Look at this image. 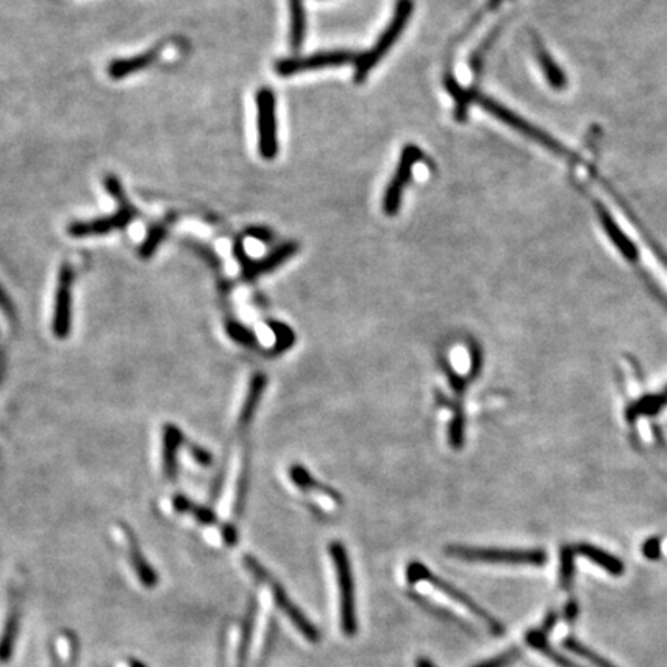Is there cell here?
<instances>
[{"instance_id": "cell-37", "label": "cell", "mask_w": 667, "mask_h": 667, "mask_svg": "<svg viewBox=\"0 0 667 667\" xmlns=\"http://www.w3.org/2000/svg\"><path fill=\"white\" fill-rule=\"evenodd\" d=\"M224 539H226L229 545H233V544L237 543V532L232 527L224 528Z\"/></svg>"}, {"instance_id": "cell-32", "label": "cell", "mask_w": 667, "mask_h": 667, "mask_svg": "<svg viewBox=\"0 0 667 667\" xmlns=\"http://www.w3.org/2000/svg\"><path fill=\"white\" fill-rule=\"evenodd\" d=\"M643 553H644L647 560H660V556H662V539H647L644 545H643Z\"/></svg>"}, {"instance_id": "cell-33", "label": "cell", "mask_w": 667, "mask_h": 667, "mask_svg": "<svg viewBox=\"0 0 667 667\" xmlns=\"http://www.w3.org/2000/svg\"><path fill=\"white\" fill-rule=\"evenodd\" d=\"M578 615H580V606H578V603H576L575 599H571V601H567V604H565L564 608L565 623H569V625H573V623H575L576 621V618H578Z\"/></svg>"}, {"instance_id": "cell-19", "label": "cell", "mask_w": 667, "mask_h": 667, "mask_svg": "<svg viewBox=\"0 0 667 667\" xmlns=\"http://www.w3.org/2000/svg\"><path fill=\"white\" fill-rule=\"evenodd\" d=\"M266 383H268V380L261 374L253 377L251 387H249L248 397H246V402L242 405V415H240V425L246 426L251 422V419H252V416L255 415V409L259 407L261 396H263Z\"/></svg>"}, {"instance_id": "cell-41", "label": "cell", "mask_w": 667, "mask_h": 667, "mask_svg": "<svg viewBox=\"0 0 667 667\" xmlns=\"http://www.w3.org/2000/svg\"><path fill=\"white\" fill-rule=\"evenodd\" d=\"M132 667H144L141 662H132Z\"/></svg>"}, {"instance_id": "cell-5", "label": "cell", "mask_w": 667, "mask_h": 667, "mask_svg": "<svg viewBox=\"0 0 667 667\" xmlns=\"http://www.w3.org/2000/svg\"><path fill=\"white\" fill-rule=\"evenodd\" d=\"M407 578H408V581L411 584H416V582L419 581L430 582L431 586L436 587L439 592L447 595L448 598H452V601L462 604L463 608H469L471 614L482 619L485 625H487V627L490 629L491 634H495V635H502L504 634V625L500 621H498L490 612H487L482 606L476 603L473 598L470 597L469 593H465L461 589H458V587L452 586V582L442 580L441 576L431 573L426 569V565L422 564V562H416L415 561V562L408 564V567H407Z\"/></svg>"}, {"instance_id": "cell-6", "label": "cell", "mask_w": 667, "mask_h": 667, "mask_svg": "<svg viewBox=\"0 0 667 667\" xmlns=\"http://www.w3.org/2000/svg\"><path fill=\"white\" fill-rule=\"evenodd\" d=\"M448 556L469 562H490V564L544 565L547 553L541 549H485V547H465L448 545Z\"/></svg>"}, {"instance_id": "cell-15", "label": "cell", "mask_w": 667, "mask_h": 667, "mask_svg": "<svg viewBox=\"0 0 667 667\" xmlns=\"http://www.w3.org/2000/svg\"><path fill=\"white\" fill-rule=\"evenodd\" d=\"M183 443V433L175 425L164 426L162 431V471L167 480L177 478L178 452Z\"/></svg>"}, {"instance_id": "cell-23", "label": "cell", "mask_w": 667, "mask_h": 667, "mask_svg": "<svg viewBox=\"0 0 667 667\" xmlns=\"http://www.w3.org/2000/svg\"><path fill=\"white\" fill-rule=\"evenodd\" d=\"M445 87H447L448 93L454 97V103H456V119L459 121H465L469 116V107L471 104V97H470V90H465L463 87H461L452 75H448L445 78Z\"/></svg>"}, {"instance_id": "cell-10", "label": "cell", "mask_w": 667, "mask_h": 667, "mask_svg": "<svg viewBox=\"0 0 667 667\" xmlns=\"http://www.w3.org/2000/svg\"><path fill=\"white\" fill-rule=\"evenodd\" d=\"M357 54L352 51H324V53H314L305 58H291V59H281L275 64V71L283 78L298 75L305 71L322 70L331 67H342L346 64H355Z\"/></svg>"}, {"instance_id": "cell-9", "label": "cell", "mask_w": 667, "mask_h": 667, "mask_svg": "<svg viewBox=\"0 0 667 667\" xmlns=\"http://www.w3.org/2000/svg\"><path fill=\"white\" fill-rule=\"evenodd\" d=\"M422 158V151L415 144H407L402 151L398 160L397 170L394 173L393 179L388 184L387 192L383 196V212L388 216H396L402 206L405 186L408 184L413 175V169Z\"/></svg>"}, {"instance_id": "cell-2", "label": "cell", "mask_w": 667, "mask_h": 667, "mask_svg": "<svg viewBox=\"0 0 667 667\" xmlns=\"http://www.w3.org/2000/svg\"><path fill=\"white\" fill-rule=\"evenodd\" d=\"M413 11H415V2L413 0H397L393 19L388 23L385 32L379 36L374 47L370 51L357 56L354 73V81L357 84L365 81L366 76L370 75V71L374 70L377 64L389 53V50L393 49L394 43L397 42L398 38L402 36V32L408 25L409 19L413 16Z\"/></svg>"}, {"instance_id": "cell-16", "label": "cell", "mask_w": 667, "mask_h": 667, "mask_svg": "<svg viewBox=\"0 0 667 667\" xmlns=\"http://www.w3.org/2000/svg\"><path fill=\"white\" fill-rule=\"evenodd\" d=\"M160 56V49L149 50L146 53L138 54V56H132V58H125V59H116L108 65L107 73L112 79H123L132 73L136 71L144 70L147 67H151Z\"/></svg>"}, {"instance_id": "cell-11", "label": "cell", "mask_w": 667, "mask_h": 667, "mask_svg": "<svg viewBox=\"0 0 667 667\" xmlns=\"http://www.w3.org/2000/svg\"><path fill=\"white\" fill-rule=\"evenodd\" d=\"M71 285L73 270L69 264L60 266L58 289L54 298L53 333L58 339H65L71 326Z\"/></svg>"}, {"instance_id": "cell-42", "label": "cell", "mask_w": 667, "mask_h": 667, "mask_svg": "<svg viewBox=\"0 0 667 667\" xmlns=\"http://www.w3.org/2000/svg\"><path fill=\"white\" fill-rule=\"evenodd\" d=\"M58 667H65V666H64V664H60V666H58Z\"/></svg>"}, {"instance_id": "cell-39", "label": "cell", "mask_w": 667, "mask_h": 667, "mask_svg": "<svg viewBox=\"0 0 667 667\" xmlns=\"http://www.w3.org/2000/svg\"><path fill=\"white\" fill-rule=\"evenodd\" d=\"M416 667H437L434 662H430V660H426V658H419L417 662H416Z\"/></svg>"}, {"instance_id": "cell-8", "label": "cell", "mask_w": 667, "mask_h": 667, "mask_svg": "<svg viewBox=\"0 0 667 667\" xmlns=\"http://www.w3.org/2000/svg\"><path fill=\"white\" fill-rule=\"evenodd\" d=\"M257 121H259V151L264 160H275L279 155V125L275 93L264 87L257 93Z\"/></svg>"}, {"instance_id": "cell-27", "label": "cell", "mask_w": 667, "mask_h": 667, "mask_svg": "<svg viewBox=\"0 0 667 667\" xmlns=\"http://www.w3.org/2000/svg\"><path fill=\"white\" fill-rule=\"evenodd\" d=\"M291 480H294V484L298 485L303 490H314V489H317V490L326 493V496H329V498L337 499V495L333 493V490H329L328 487H324V485L315 484L317 480H314L311 478V474L307 473L306 470L302 469V467H292Z\"/></svg>"}, {"instance_id": "cell-12", "label": "cell", "mask_w": 667, "mask_h": 667, "mask_svg": "<svg viewBox=\"0 0 667 667\" xmlns=\"http://www.w3.org/2000/svg\"><path fill=\"white\" fill-rule=\"evenodd\" d=\"M592 205L593 207H595V210H597V215L598 218H599L601 226H603L604 231L608 233V240L614 242L615 248L618 249L619 252L623 253V257H625L627 261H630V263H636L638 259H640V252H638V248H636L635 242H632V240L626 235L625 231L618 226V223L614 220V216H612V214L608 212V207H606L601 201H598V199L593 198Z\"/></svg>"}, {"instance_id": "cell-7", "label": "cell", "mask_w": 667, "mask_h": 667, "mask_svg": "<svg viewBox=\"0 0 667 667\" xmlns=\"http://www.w3.org/2000/svg\"><path fill=\"white\" fill-rule=\"evenodd\" d=\"M244 562H246L249 571H251V573L257 580L270 584L272 595H274L275 603L285 612L286 617L291 619V623L296 626L297 630L306 640L311 641V643H318V640H320V632H318L317 626L314 625L313 621L307 618L306 615L303 614L302 610L297 608L296 604L292 603V599L288 597L285 589L279 582L275 581L274 578H270V573L266 571L263 565L260 564L259 561L253 560L252 556L246 554L244 556Z\"/></svg>"}, {"instance_id": "cell-30", "label": "cell", "mask_w": 667, "mask_h": 667, "mask_svg": "<svg viewBox=\"0 0 667 667\" xmlns=\"http://www.w3.org/2000/svg\"><path fill=\"white\" fill-rule=\"evenodd\" d=\"M164 237H166V231H164L161 226L153 227V229L149 232V237L146 238V242L142 244V248H141V255H142V257H146V259L147 257H151V253L157 251L158 246H160V242L164 240Z\"/></svg>"}, {"instance_id": "cell-4", "label": "cell", "mask_w": 667, "mask_h": 667, "mask_svg": "<svg viewBox=\"0 0 667 667\" xmlns=\"http://www.w3.org/2000/svg\"><path fill=\"white\" fill-rule=\"evenodd\" d=\"M329 554L335 565V575L340 590V625L343 635L354 636L359 630L357 612H355L354 576L351 571L350 558L343 544L335 541L329 544Z\"/></svg>"}, {"instance_id": "cell-22", "label": "cell", "mask_w": 667, "mask_h": 667, "mask_svg": "<svg viewBox=\"0 0 667 667\" xmlns=\"http://www.w3.org/2000/svg\"><path fill=\"white\" fill-rule=\"evenodd\" d=\"M130 560L135 567L136 573L140 576L141 582L146 587L157 586V573L151 571V564L144 560L140 547L136 545L133 538H130Z\"/></svg>"}, {"instance_id": "cell-1", "label": "cell", "mask_w": 667, "mask_h": 667, "mask_svg": "<svg viewBox=\"0 0 667 667\" xmlns=\"http://www.w3.org/2000/svg\"><path fill=\"white\" fill-rule=\"evenodd\" d=\"M470 97H471V103L478 104L480 107L485 108L491 116L499 119L500 123L508 125L510 129L516 130L528 140L535 141L536 144L543 146L545 151H552L553 155L562 158L573 166L581 164L582 158L576 155L575 151H571L569 147H565L561 141L554 140L553 136L549 135L547 132H544L543 129L528 123L527 119L511 112L510 108L504 107L502 104L498 103L495 99L485 96L482 93L474 92V90H470Z\"/></svg>"}, {"instance_id": "cell-28", "label": "cell", "mask_w": 667, "mask_h": 667, "mask_svg": "<svg viewBox=\"0 0 667 667\" xmlns=\"http://www.w3.org/2000/svg\"><path fill=\"white\" fill-rule=\"evenodd\" d=\"M521 657L522 649H519V647H511V649L500 652L499 655H496V657L489 658L485 662L474 664L473 667H510L511 664H515Z\"/></svg>"}, {"instance_id": "cell-40", "label": "cell", "mask_w": 667, "mask_h": 667, "mask_svg": "<svg viewBox=\"0 0 667 667\" xmlns=\"http://www.w3.org/2000/svg\"><path fill=\"white\" fill-rule=\"evenodd\" d=\"M658 396H660V398H662V404L666 405L667 404V388L666 389H664V391H662V394H658Z\"/></svg>"}, {"instance_id": "cell-38", "label": "cell", "mask_w": 667, "mask_h": 667, "mask_svg": "<svg viewBox=\"0 0 667 667\" xmlns=\"http://www.w3.org/2000/svg\"><path fill=\"white\" fill-rule=\"evenodd\" d=\"M0 307H2L5 313H10V302H8V298H6V296L4 294L2 289H0Z\"/></svg>"}, {"instance_id": "cell-3", "label": "cell", "mask_w": 667, "mask_h": 667, "mask_svg": "<svg viewBox=\"0 0 667 667\" xmlns=\"http://www.w3.org/2000/svg\"><path fill=\"white\" fill-rule=\"evenodd\" d=\"M104 184H105L108 194L118 201V212L114 215L103 216L96 220L73 223L69 227V233L71 237H96V235H105L110 232L121 231L129 226L132 220L138 215L135 207L130 205L129 199L125 198L124 188L119 183L118 178L107 177Z\"/></svg>"}, {"instance_id": "cell-24", "label": "cell", "mask_w": 667, "mask_h": 667, "mask_svg": "<svg viewBox=\"0 0 667 667\" xmlns=\"http://www.w3.org/2000/svg\"><path fill=\"white\" fill-rule=\"evenodd\" d=\"M562 646H564L567 651L573 652L575 655L581 657L582 660H586V662H590V664H593L595 667H617L614 662H610L608 660H606V658L601 657L599 653L592 651L590 647L584 646L582 643H580V641L573 638V636H567V638H564V641H562Z\"/></svg>"}, {"instance_id": "cell-34", "label": "cell", "mask_w": 667, "mask_h": 667, "mask_svg": "<svg viewBox=\"0 0 667 667\" xmlns=\"http://www.w3.org/2000/svg\"><path fill=\"white\" fill-rule=\"evenodd\" d=\"M248 233L249 237L257 238L260 242H268L272 240V233L264 227H251Z\"/></svg>"}, {"instance_id": "cell-35", "label": "cell", "mask_w": 667, "mask_h": 667, "mask_svg": "<svg viewBox=\"0 0 667 667\" xmlns=\"http://www.w3.org/2000/svg\"><path fill=\"white\" fill-rule=\"evenodd\" d=\"M556 623H558V612H549L547 614V617L544 618L543 626H541V632L543 634H545V635H549L550 632L553 630L554 626H556Z\"/></svg>"}, {"instance_id": "cell-21", "label": "cell", "mask_w": 667, "mask_h": 667, "mask_svg": "<svg viewBox=\"0 0 667 667\" xmlns=\"http://www.w3.org/2000/svg\"><path fill=\"white\" fill-rule=\"evenodd\" d=\"M17 629H19V610H17V606H14L11 608L8 619H6L4 635L0 638V662L10 660L11 652L14 647V641H16Z\"/></svg>"}, {"instance_id": "cell-13", "label": "cell", "mask_w": 667, "mask_h": 667, "mask_svg": "<svg viewBox=\"0 0 667 667\" xmlns=\"http://www.w3.org/2000/svg\"><path fill=\"white\" fill-rule=\"evenodd\" d=\"M237 257L244 266V272L248 279H255L261 274H268L270 270H277L279 266L291 259L292 255H296L298 252V244L296 242H286L281 244L280 248L275 249L274 252H270V255H266L264 259L260 261H251L249 257H246V253L242 251V246H237Z\"/></svg>"}, {"instance_id": "cell-29", "label": "cell", "mask_w": 667, "mask_h": 667, "mask_svg": "<svg viewBox=\"0 0 667 667\" xmlns=\"http://www.w3.org/2000/svg\"><path fill=\"white\" fill-rule=\"evenodd\" d=\"M411 597H413V599H416V603L420 604L422 608H425L426 612H430L431 615H434L437 618L447 619V621H452V625L467 627L461 619L456 618L454 615L450 614L447 610L437 608L436 604H431L430 601H426L425 598L419 597V595H411Z\"/></svg>"}, {"instance_id": "cell-20", "label": "cell", "mask_w": 667, "mask_h": 667, "mask_svg": "<svg viewBox=\"0 0 667 667\" xmlns=\"http://www.w3.org/2000/svg\"><path fill=\"white\" fill-rule=\"evenodd\" d=\"M291 11V45L294 49H300L305 34H306V14L303 0H289Z\"/></svg>"}, {"instance_id": "cell-25", "label": "cell", "mask_w": 667, "mask_h": 667, "mask_svg": "<svg viewBox=\"0 0 667 667\" xmlns=\"http://www.w3.org/2000/svg\"><path fill=\"white\" fill-rule=\"evenodd\" d=\"M575 578V552L571 547H564L561 550V587L571 592Z\"/></svg>"}, {"instance_id": "cell-18", "label": "cell", "mask_w": 667, "mask_h": 667, "mask_svg": "<svg viewBox=\"0 0 667 667\" xmlns=\"http://www.w3.org/2000/svg\"><path fill=\"white\" fill-rule=\"evenodd\" d=\"M578 553H581L587 560L592 561L595 564L599 565L601 569L614 576H621L625 573V564L623 561L615 558L614 554L608 553L604 550L598 549L592 544H581L576 549Z\"/></svg>"}, {"instance_id": "cell-17", "label": "cell", "mask_w": 667, "mask_h": 667, "mask_svg": "<svg viewBox=\"0 0 667 667\" xmlns=\"http://www.w3.org/2000/svg\"><path fill=\"white\" fill-rule=\"evenodd\" d=\"M525 641H527V644H530L533 649H536V651L541 652L544 657L549 658L550 662H554L556 666L582 667L580 666L578 662L571 660V658L562 655L561 652L556 651V649L550 644L549 640H547V635L543 634L539 629L528 630L527 634H525Z\"/></svg>"}, {"instance_id": "cell-14", "label": "cell", "mask_w": 667, "mask_h": 667, "mask_svg": "<svg viewBox=\"0 0 667 667\" xmlns=\"http://www.w3.org/2000/svg\"><path fill=\"white\" fill-rule=\"evenodd\" d=\"M533 50H535V56H536V60H538L539 67H541L545 79L549 82V86L556 92L565 90L567 76H565L560 65L554 62L552 54L547 51L545 45L541 42L538 36H533Z\"/></svg>"}, {"instance_id": "cell-36", "label": "cell", "mask_w": 667, "mask_h": 667, "mask_svg": "<svg viewBox=\"0 0 667 667\" xmlns=\"http://www.w3.org/2000/svg\"><path fill=\"white\" fill-rule=\"evenodd\" d=\"M192 454H194L195 461H198L199 463H205V465H207V463L212 462V458H210L209 452H205L203 448H194V450H192Z\"/></svg>"}, {"instance_id": "cell-31", "label": "cell", "mask_w": 667, "mask_h": 667, "mask_svg": "<svg viewBox=\"0 0 667 667\" xmlns=\"http://www.w3.org/2000/svg\"><path fill=\"white\" fill-rule=\"evenodd\" d=\"M227 331H229V335H231L232 339L238 342V343L248 344L249 346V344H252L253 342H255L251 331L244 328V326H242L240 324H235V322H232V324L227 326Z\"/></svg>"}, {"instance_id": "cell-26", "label": "cell", "mask_w": 667, "mask_h": 667, "mask_svg": "<svg viewBox=\"0 0 667 667\" xmlns=\"http://www.w3.org/2000/svg\"><path fill=\"white\" fill-rule=\"evenodd\" d=\"M662 407H664V404H662L658 394L657 396H646V397L640 398L636 404L630 407L627 417L636 419L638 416L655 415Z\"/></svg>"}]
</instances>
